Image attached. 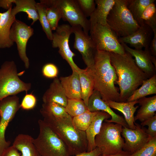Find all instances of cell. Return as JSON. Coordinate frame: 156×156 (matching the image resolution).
Listing matches in <instances>:
<instances>
[{"label":"cell","instance_id":"obj_2","mask_svg":"<svg viewBox=\"0 0 156 156\" xmlns=\"http://www.w3.org/2000/svg\"><path fill=\"white\" fill-rule=\"evenodd\" d=\"M88 68L93 77L94 90L99 92L102 99L105 102H120L119 89L115 85L118 77L111 62L109 52L96 50L94 65Z\"/></svg>","mask_w":156,"mask_h":156},{"label":"cell","instance_id":"obj_33","mask_svg":"<svg viewBox=\"0 0 156 156\" xmlns=\"http://www.w3.org/2000/svg\"><path fill=\"white\" fill-rule=\"evenodd\" d=\"M65 108L66 112L72 118L88 110L87 106L81 99H68Z\"/></svg>","mask_w":156,"mask_h":156},{"label":"cell","instance_id":"obj_19","mask_svg":"<svg viewBox=\"0 0 156 156\" xmlns=\"http://www.w3.org/2000/svg\"><path fill=\"white\" fill-rule=\"evenodd\" d=\"M68 99L60 80L57 77L54 79L42 97L43 103L54 102L65 107Z\"/></svg>","mask_w":156,"mask_h":156},{"label":"cell","instance_id":"obj_47","mask_svg":"<svg viewBox=\"0 0 156 156\" xmlns=\"http://www.w3.org/2000/svg\"></svg>","mask_w":156,"mask_h":156},{"label":"cell","instance_id":"obj_27","mask_svg":"<svg viewBox=\"0 0 156 156\" xmlns=\"http://www.w3.org/2000/svg\"><path fill=\"white\" fill-rule=\"evenodd\" d=\"M79 78L81 88V98L87 106L89 99L94 89L93 77L88 68L79 73Z\"/></svg>","mask_w":156,"mask_h":156},{"label":"cell","instance_id":"obj_39","mask_svg":"<svg viewBox=\"0 0 156 156\" xmlns=\"http://www.w3.org/2000/svg\"><path fill=\"white\" fill-rule=\"evenodd\" d=\"M42 72V75L46 78L55 79L57 77L58 70L57 66L54 64L48 63L43 66Z\"/></svg>","mask_w":156,"mask_h":156},{"label":"cell","instance_id":"obj_41","mask_svg":"<svg viewBox=\"0 0 156 156\" xmlns=\"http://www.w3.org/2000/svg\"><path fill=\"white\" fill-rule=\"evenodd\" d=\"M21 155L18 150L12 145L4 150L0 156H21Z\"/></svg>","mask_w":156,"mask_h":156},{"label":"cell","instance_id":"obj_5","mask_svg":"<svg viewBox=\"0 0 156 156\" xmlns=\"http://www.w3.org/2000/svg\"><path fill=\"white\" fill-rule=\"evenodd\" d=\"M39 133L33 142L41 156H70L63 141L44 121H38Z\"/></svg>","mask_w":156,"mask_h":156},{"label":"cell","instance_id":"obj_42","mask_svg":"<svg viewBox=\"0 0 156 156\" xmlns=\"http://www.w3.org/2000/svg\"><path fill=\"white\" fill-rule=\"evenodd\" d=\"M102 154L101 149L98 147H96L93 150L90 152H85L75 155L70 156H99Z\"/></svg>","mask_w":156,"mask_h":156},{"label":"cell","instance_id":"obj_26","mask_svg":"<svg viewBox=\"0 0 156 156\" xmlns=\"http://www.w3.org/2000/svg\"><path fill=\"white\" fill-rule=\"evenodd\" d=\"M36 2L34 0H14L15 6L12 8L11 14L13 16L21 12H23L27 15L29 20H32L31 25L37 20L39 16L36 8Z\"/></svg>","mask_w":156,"mask_h":156},{"label":"cell","instance_id":"obj_8","mask_svg":"<svg viewBox=\"0 0 156 156\" xmlns=\"http://www.w3.org/2000/svg\"><path fill=\"white\" fill-rule=\"evenodd\" d=\"M90 36L97 50L112 52L120 55L126 51L116 33L107 24L90 25Z\"/></svg>","mask_w":156,"mask_h":156},{"label":"cell","instance_id":"obj_28","mask_svg":"<svg viewBox=\"0 0 156 156\" xmlns=\"http://www.w3.org/2000/svg\"><path fill=\"white\" fill-rule=\"evenodd\" d=\"M142 86L136 90L126 102L138 100L146 96L156 94V75L144 80Z\"/></svg>","mask_w":156,"mask_h":156},{"label":"cell","instance_id":"obj_14","mask_svg":"<svg viewBox=\"0 0 156 156\" xmlns=\"http://www.w3.org/2000/svg\"><path fill=\"white\" fill-rule=\"evenodd\" d=\"M135 129L123 127L121 135L125 140L123 150L133 154L143 146L151 138L146 133L145 129L135 122Z\"/></svg>","mask_w":156,"mask_h":156},{"label":"cell","instance_id":"obj_37","mask_svg":"<svg viewBox=\"0 0 156 156\" xmlns=\"http://www.w3.org/2000/svg\"><path fill=\"white\" fill-rule=\"evenodd\" d=\"M81 11L86 17H90L96 8V3L94 0H76Z\"/></svg>","mask_w":156,"mask_h":156},{"label":"cell","instance_id":"obj_1","mask_svg":"<svg viewBox=\"0 0 156 156\" xmlns=\"http://www.w3.org/2000/svg\"><path fill=\"white\" fill-rule=\"evenodd\" d=\"M109 53L111 63L118 77L116 83L119 86L120 102H126L143 81L148 78L128 52L123 55Z\"/></svg>","mask_w":156,"mask_h":156},{"label":"cell","instance_id":"obj_23","mask_svg":"<svg viewBox=\"0 0 156 156\" xmlns=\"http://www.w3.org/2000/svg\"><path fill=\"white\" fill-rule=\"evenodd\" d=\"M116 0H94L96 7L90 16V25L98 24L107 25V16Z\"/></svg>","mask_w":156,"mask_h":156},{"label":"cell","instance_id":"obj_15","mask_svg":"<svg viewBox=\"0 0 156 156\" xmlns=\"http://www.w3.org/2000/svg\"><path fill=\"white\" fill-rule=\"evenodd\" d=\"M126 52L134 57L135 62L138 68L149 78L156 75V68L151 60L152 55L149 48L142 49H133L126 44L120 43Z\"/></svg>","mask_w":156,"mask_h":156},{"label":"cell","instance_id":"obj_4","mask_svg":"<svg viewBox=\"0 0 156 156\" xmlns=\"http://www.w3.org/2000/svg\"><path fill=\"white\" fill-rule=\"evenodd\" d=\"M107 25L118 38L128 36L140 27L128 8L127 0H116L107 18Z\"/></svg>","mask_w":156,"mask_h":156},{"label":"cell","instance_id":"obj_20","mask_svg":"<svg viewBox=\"0 0 156 156\" xmlns=\"http://www.w3.org/2000/svg\"><path fill=\"white\" fill-rule=\"evenodd\" d=\"M111 117L109 114L104 112H97L90 125L85 131L88 142L87 152L90 151L96 148L95 137L100 132L103 121Z\"/></svg>","mask_w":156,"mask_h":156},{"label":"cell","instance_id":"obj_31","mask_svg":"<svg viewBox=\"0 0 156 156\" xmlns=\"http://www.w3.org/2000/svg\"><path fill=\"white\" fill-rule=\"evenodd\" d=\"M42 115H47L55 117L68 116L65 107L54 102L43 103L40 109Z\"/></svg>","mask_w":156,"mask_h":156},{"label":"cell","instance_id":"obj_35","mask_svg":"<svg viewBox=\"0 0 156 156\" xmlns=\"http://www.w3.org/2000/svg\"><path fill=\"white\" fill-rule=\"evenodd\" d=\"M36 7L39 16V20L42 29L47 38L51 41L53 33L52 32V30L47 17L44 7L43 5L40 2L36 3Z\"/></svg>","mask_w":156,"mask_h":156},{"label":"cell","instance_id":"obj_32","mask_svg":"<svg viewBox=\"0 0 156 156\" xmlns=\"http://www.w3.org/2000/svg\"><path fill=\"white\" fill-rule=\"evenodd\" d=\"M98 111L92 112L88 110L72 118L74 126L77 129L85 131L87 129Z\"/></svg>","mask_w":156,"mask_h":156},{"label":"cell","instance_id":"obj_38","mask_svg":"<svg viewBox=\"0 0 156 156\" xmlns=\"http://www.w3.org/2000/svg\"><path fill=\"white\" fill-rule=\"evenodd\" d=\"M26 93L20 104V108L24 110H29L33 109L35 107L37 100L32 93Z\"/></svg>","mask_w":156,"mask_h":156},{"label":"cell","instance_id":"obj_7","mask_svg":"<svg viewBox=\"0 0 156 156\" xmlns=\"http://www.w3.org/2000/svg\"><path fill=\"white\" fill-rule=\"evenodd\" d=\"M123 127L118 123L103 122L100 132L95 138V146L101 149L102 155L114 154L123 150L125 143L121 135Z\"/></svg>","mask_w":156,"mask_h":156},{"label":"cell","instance_id":"obj_6","mask_svg":"<svg viewBox=\"0 0 156 156\" xmlns=\"http://www.w3.org/2000/svg\"><path fill=\"white\" fill-rule=\"evenodd\" d=\"M16 65L13 61L4 62L0 68V101L9 96L15 95L21 92L26 93L31 84L19 78Z\"/></svg>","mask_w":156,"mask_h":156},{"label":"cell","instance_id":"obj_21","mask_svg":"<svg viewBox=\"0 0 156 156\" xmlns=\"http://www.w3.org/2000/svg\"><path fill=\"white\" fill-rule=\"evenodd\" d=\"M65 95L68 99H81L79 73L73 71L72 74L59 79Z\"/></svg>","mask_w":156,"mask_h":156},{"label":"cell","instance_id":"obj_34","mask_svg":"<svg viewBox=\"0 0 156 156\" xmlns=\"http://www.w3.org/2000/svg\"><path fill=\"white\" fill-rule=\"evenodd\" d=\"M140 26L145 24L150 27L153 32L156 31V8L154 3L150 4L143 12Z\"/></svg>","mask_w":156,"mask_h":156},{"label":"cell","instance_id":"obj_12","mask_svg":"<svg viewBox=\"0 0 156 156\" xmlns=\"http://www.w3.org/2000/svg\"><path fill=\"white\" fill-rule=\"evenodd\" d=\"M34 34L33 28L16 19L13 23L10 31V38L13 42L16 43L19 57L26 69L28 68L30 66L29 59L26 53L27 44Z\"/></svg>","mask_w":156,"mask_h":156},{"label":"cell","instance_id":"obj_46","mask_svg":"<svg viewBox=\"0 0 156 156\" xmlns=\"http://www.w3.org/2000/svg\"><path fill=\"white\" fill-rule=\"evenodd\" d=\"M151 60L152 62L155 67L156 68V57L152 55Z\"/></svg>","mask_w":156,"mask_h":156},{"label":"cell","instance_id":"obj_25","mask_svg":"<svg viewBox=\"0 0 156 156\" xmlns=\"http://www.w3.org/2000/svg\"><path fill=\"white\" fill-rule=\"evenodd\" d=\"M138 101L140 107L134 117L135 121L138 120L142 122L156 115V95L149 97H144Z\"/></svg>","mask_w":156,"mask_h":156},{"label":"cell","instance_id":"obj_18","mask_svg":"<svg viewBox=\"0 0 156 156\" xmlns=\"http://www.w3.org/2000/svg\"><path fill=\"white\" fill-rule=\"evenodd\" d=\"M12 8L5 12H0V49L10 48L14 45L10 38L11 26L16 19V16L11 14Z\"/></svg>","mask_w":156,"mask_h":156},{"label":"cell","instance_id":"obj_30","mask_svg":"<svg viewBox=\"0 0 156 156\" xmlns=\"http://www.w3.org/2000/svg\"><path fill=\"white\" fill-rule=\"evenodd\" d=\"M155 0H127L128 8L133 18L140 26V18L146 8L150 4L154 3Z\"/></svg>","mask_w":156,"mask_h":156},{"label":"cell","instance_id":"obj_11","mask_svg":"<svg viewBox=\"0 0 156 156\" xmlns=\"http://www.w3.org/2000/svg\"><path fill=\"white\" fill-rule=\"evenodd\" d=\"M72 33V28L70 25L63 24L58 26L56 32L53 34L52 45L54 48H58L59 53L68 62L72 71L79 73L83 69L80 68L74 62L73 57L75 54L71 51L69 44V37Z\"/></svg>","mask_w":156,"mask_h":156},{"label":"cell","instance_id":"obj_29","mask_svg":"<svg viewBox=\"0 0 156 156\" xmlns=\"http://www.w3.org/2000/svg\"><path fill=\"white\" fill-rule=\"evenodd\" d=\"M44 5L46 16L52 30H56L58 23L62 18L61 12L54 3L53 0H41Z\"/></svg>","mask_w":156,"mask_h":156},{"label":"cell","instance_id":"obj_40","mask_svg":"<svg viewBox=\"0 0 156 156\" xmlns=\"http://www.w3.org/2000/svg\"><path fill=\"white\" fill-rule=\"evenodd\" d=\"M142 127L147 125L148 128L145 129V132L151 138L156 136V115L141 122Z\"/></svg>","mask_w":156,"mask_h":156},{"label":"cell","instance_id":"obj_17","mask_svg":"<svg viewBox=\"0 0 156 156\" xmlns=\"http://www.w3.org/2000/svg\"><path fill=\"white\" fill-rule=\"evenodd\" d=\"M153 31L148 25L144 24L132 34L126 37L118 38L120 43L129 44L136 49L149 47L153 38Z\"/></svg>","mask_w":156,"mask_h":156},{"label":"cell","instance_id":"obj_36","mask_svg":"<svg viewBox=\"0 0 156 156\" xmlns=\"http://www.w3.org/2000/svg\"><path fill=\"white\" fill-rule=\"evenodd\" d=\"M131 156H156V136L151 138L146 144Z\"/></svg>","mask_w":156,"mask_h":156},{"label":"cell","instance_id":"obj_43","mask_svg":"<svg viewBox=\"0 0 156 156\" xmlns=\"http://www.w3.org/2000/svg\"><path fill=\"white\" fill-rule=\"evenodd\" d=\"M153 38L150 42L149 49L151 55L156 56V31L153 32Z\"/></svg>","mask_w":156,"mask_h":156},{"label":"cell","instance_id":"obj_9","mask_svg":"<svg viewBox=\"0 0 156 156\" xmlns=\"http://www.w3.org/2000/svg\"><path fill=\"white\" fill-rule=\"evenodd\" d=\"M19 97L16 95L6 97L0 101V156L10 146L11 142L5 138L6 128L9 122L20 108Z\"/></svg>","mask_w":156,"mask_h":156},{"label":"cell","instance_id":"obj_13","mask_svg":"<svg viewBox=\"0 0 156 156\" xmlns=\"http://www.w3.org/2000/svg\"><path fill=\"white\" fill-rule=\"evenodd\" d=\"M71 27L75 37L73 47L81 54L87 67L90 68L94 65L97 50L94 43L90 36L84 32L81 26Z\"/></svg>","mask_w":156,"mask_h":156},{"label":"cell","instance_id":"obj_10","mask_svg":"<svg viewBox=\"0 0 156 156\" xmlns=\"http://www.w3.org/2000/svg\"><path fill=\"white\" fill-rule=\"evenodd\" d=\"M60 10L62 18L68 21L71 27L80 26L88 34L90 27L88 20L81 10L76 0H53Z\"/></svg>","mask_w":156,"mask_h":156},{"label":"cell","instance_id":"obj_44","mask_svg":"<svg viewBox=\"0 0 156 156\" xmlns=\"http://www.w3.org/2000/svg\"><path fill=\"white\" fill-rule=\"evenodd\" d=\"M14 0H0V7L8 10L12 6Z\"/></svg>","mask_w":156,"mask_h":156},{"label":"cell","instance_id":"obj_24","mask_svg":"<svg viewBox=\"0 0 156 156\" xmlns=\"http://www.w3.org/2000/svg\"><path fill=\"white\" fill-rule=\"evenodd\" d=\"M34 138L28 134H20L12 145L21 153V156H41L33 142Z\"/></svg>","mask_w":156,"mask_h":156},{"label":"cell","instance_id":"obj_45","mask_svg":"<svg viewBox=\"0 0 156 156\" xmlns=\"http://www.w3.org/2000/svg\"><path fill=\"white\" fill-rule=\"evenodd\" d=\"M131 154L129 152L122 150L117 153L110 155H103L101 154L99 156H131Z\"/></svg>","mask_w":156,"mask_h":156},{"label":"cell","instance_id":"obj_16","mask_svg":"<svg viewBox=\"0 0 156 156\" xmlns=\"http://www.w3.org/2000/svg\"><path fill=\"white\" fill-rule=\"evenodd\" d=\"M87 107L88 110L92 112L102 111L109 114L111 117V119L110 120H105V121L118 123L124 127L129 128L123 117L114 112L105 101L102 99L100 93L96 90H94L90 97Z\"/></svg>","mask_w":156,"mask_h":156},{"label":"cell","instance_id":"obj_22","mask_svg":"<svg viewBox=\"0 0 156 156\" xmlns=\"http://www.w3.org/2000/svg\"><path fill=\"white\" fill-rule=\"evenodd\" d=\"M105 102L111 108L120 112L123 114L125 119L130 129H135L134 114L139 106L135 107V105L138 103V100L126 102L108 101Z\"/></svg>","mask_w":156,"mask_h":156},{"label":"cell","instance_id":"obj_3","mask_svg":"<svg viewBox=\"0 0 156 156\" xmlns=\"http://www.w3.org/2000/svg\"><path fill=\"white\" fill-rule=\"evenodd\" d=\"M42 116L44 121L66 144L70 155L87 151L88 142L85 132L75 127L73 118L69 115L58 118L44 115Z\"/></svg>","mask_w":156,"mask_h":156}]
</instances>
